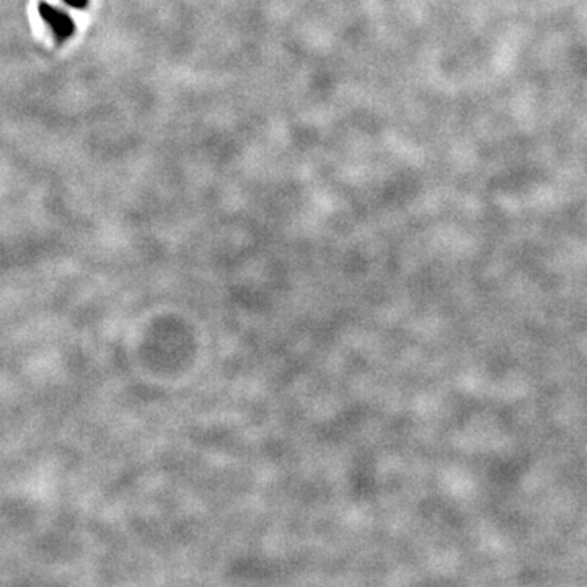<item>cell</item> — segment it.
Segmentation results:
<instances>
[{
	"label": "cell",
	"mask_w": 587,
	"mask_h": 587,
	"mask_svg": "<svg viewBox=\"0 0 587 587\" xmlns=\"http://www.w3.org/2000/svg\"><path fill=\"white\" fill-rule=\"evenodd\" d=\"M39 12H41L44 21L49 25V28L52 30V33L56 34L59 41H64L74 33V20L68 15V12H62L59 8L48 6L44 2L39 3Z\"/></svg>",
	"instance_id": "obj_1"
},
{
	"label": "cell",
	"mask_w": 587,
	"mask_h": 587,
	"mask_svg": "<svg viewBox=\"0 0 587 587\" xmlns=\"http://www.w3.org/2000/svg\"><path fill=\"white\" fill-rule=\"evenodd\" d=\"M62 2H64L65 6H69L72 8H85L88 0H62Z\"/></svg>",
	"instance_id": "obj_2"
}]
</instances>
